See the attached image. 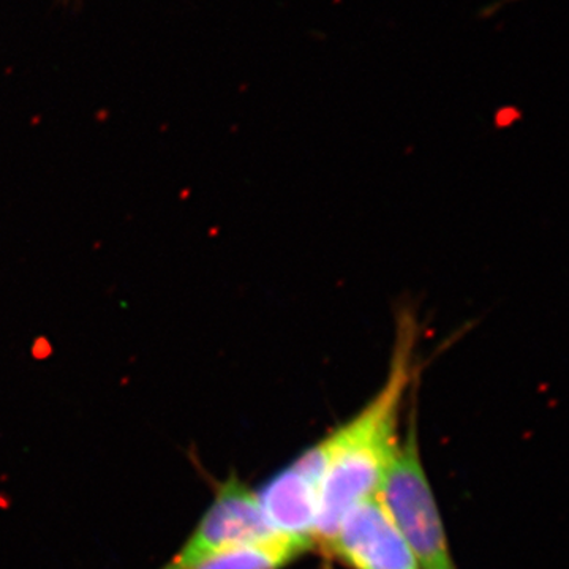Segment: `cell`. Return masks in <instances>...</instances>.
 Segmentation results:
<instances>
[{"mask_svg":"<svg viewBox=\"0 0 569 569\" xmlns=\"http://www.w3.org/2000/svg\"><path fill=\"white\" fill-rule=\"evenodd\" d=\"M419 325L413 313L397 316L395 350L385 387L353 419L309 449L326 473L318 497L316 545L328 548L347 512L376 496L395 451L400 406L413 380Z\"/></svg>","mask_w":569,"mask_h":569,"instance_id":"obj_1","label":"cell"},{"mask_svg":"<svg viewBox=\"0 0 569 569\" xmlns=\"http://www.w3.org/2000/svg\"><path fill=\"white\" fill-rule=\"evenodd\" d=\"M377 492L419 568L455 569L436 498L419 458L413 426L407 440L396 445Z\"/></svg>","mask_w":569,"mask_h":569,"instance_id":"obj_2","label":"cell"},{"mask_svg":"<svg viewBox=\"0 0 569 569\" xmlns=\"http://www.w3.org/2000/svg\"><path fill=\"white\" fill-rule=\"evenodd\" d=\"M266 520L257 493L231 477L219 485L211 507L168 565H186L220 550L277 537Z\"/></svg>","mask_w":569,"mask_h":569,"instance_id":"obj_3","label":"cell"},{"mask_svg":"<svg viewBox=\"0 0 569 569\" xmlns=\"http://www.w3.org/2000/svg\"><path fill=\"white\" fill-rule=\"evenodd\" d=\"M325 552L351 569H419L410 546L377 496L347 512Z\"/></svg>","mask_w":569,"mask_h":569,"instance_id":"obj_4","label":"cell"},{"mask_svg":"<svg viewBox=\"0 0 569 569\" xmlns=\"http://www.w3.org/2000/svg\"><path fill=\"white\" fill-rule=\"evenodd\" d=\"M318 497L320 489L291 466L269 479L257 493L272 530L309 549L316 545Z\"/></svg>","mask_w":569,"mask_h":569,"instance_id":"obj_5","label":"cell"},{"mask_svg":"<svg viewBox=\"0 0 569 569\" xmlns=\"http://www.w3.org/2000/svg\"><path fill=\"white\" fill-rule=\"evenodd\" d=\"M307 550L301 542L277 535L268 541L220 550L186 565L167 563L160 569H282Z\"/></svg>","mask_w":569,"mask_h":569,"instance_id":"obj_6","label":"cell"}]
</instances>
